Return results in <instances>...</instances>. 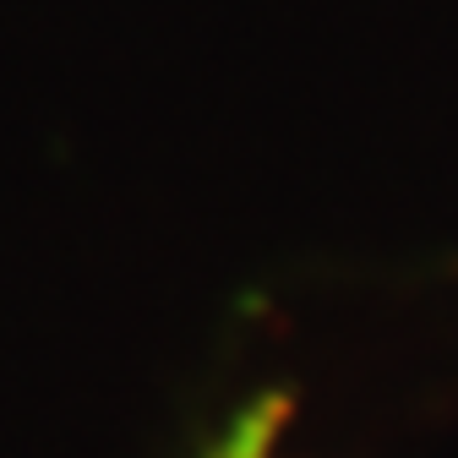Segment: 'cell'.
Returning a JSON list of instances; mask_svg holds the SVG:
<instances>
[{
	"mask_svg": "<svg viewBox=\"0 0 458 458\" xmlns=\"http://www.w3.org/2000/svg\"><path fill=\"white\" fill-rule=\"evenodd\" d=\"M295 420L290 387H262L229 410L191 458H284V431Z\"/></svg>",
	"mask_w": 458,
	"mask_h": 458,
	"instance_id": "cell-1",
	"label": "cell"
}]
</instances>
